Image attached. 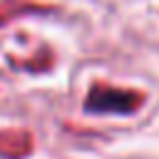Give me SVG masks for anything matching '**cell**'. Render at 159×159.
Segmentation results:
<instances>
[{
    "instance_id": "2",
    "label": "cell",
    "mask_w": 159,
    "mask_h": 159,
    "mask_svg": "<svg viewBox=\"0 0 159 159\" xmlns=\"http://www.w3.org/2000/svg\"><path fill=\"white\" fill-rule=\"evenodd\" d=\"M32 152V137L22 129H12V132H2L0 134V154L10 157V159H20L25 154Z\"/></svg>"
},
{
    "instance_id": "1",
    "label": "cell",
    "mask_w": 159,
    "mask_h": 159,
    "mask_svg": "<svg viewBox=\"0 0 159 159\" xmlns=\"http://www.w3.org/2000/svg\"><path fill=\"white\" fill-rule=\"evenodd\" d=\"M139 102H142V94H132V92H122L112 87L109 89L97 87L87 97V107L94 112H132Z\"/></svg>"
}]
</instances>
